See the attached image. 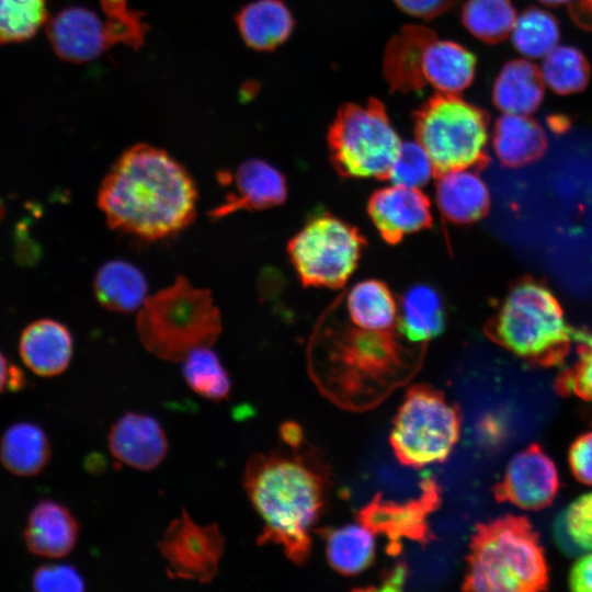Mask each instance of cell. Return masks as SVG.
I'll return each mask as SVG.
<instances>
[{
  "label": "cell",
  "mask_w": 592,
  "mask_h": 592,
  "mask_svg": "<svg viewBox=\"0 0 592 592\" xmlns=\"http://www.w3.org/2000/svg\"><path fill=\"white\" fill-rule=\"evenodd\" d=\"M253 454L246 464L243 489L262 521L259 545L275 544L294 563L310 554L311 532L326 505L330 470L305 443Z\"/></svg>",
  "instance_id": "obj_1"
},
{
  "label": "cell",
  "mask_w": 592,
  "mask_h": 592,
  "mask_svg": "<svg viewBox=\"0 0 592 592\" xmlns=\"http://www.w3.org/2000/svg\"><path fill=\"white\" fill-rule=\"evenodd\" d=\"M197 190L187 170L166 150L137 144L103 178L98 206L110 228L145 240L170 237L196 215Z\"/></svg>",
  "instance_id": "obj_2"
},
{
  "label": "cell",
  "mask_w": 592,
  "mask_h": 592,
  "mask_svg": "<svg viewBox=\"0 0 592 592\" xmlns=\"http://www.w3.org/2000/svg\"><path fill=\"white\" fill-rule=\"evenodd\" d=\"M464 591L537 592L548 587V565L537 532L520 515L478 523L470 537Z\"/></svg>",
  "instance_id": "obj_3"
},
{
  "label": "cell",
  "mask_w": 592,
  "mask_h": 592,
  "mask_svg": "<svg viewBox=\"0 0 592 592\" xmlns=\"http://www.w3.org/2000/svg\"><path fill=\"white\" fill-rule=\"evenodd\" d=\"M498 345L536 367L563 363L582 331L566 321L554 293L532 277L516 282L485 328Z\"/></svg>",
  "instance_id": "obj_4"
},
{
  "label": "cell",
  "mask_w": 592,
  "mask_h": 592,
  "mask_svg": "<svg viewBox=\"0 0 592 592\" xmlns=\"http://www.w3.org/2000/svg\"><path fill=\"white\" fill-rule=\"evenodd\" d=\"M136 329L148 352L182 362L191 351L212 346L223 326L212 293L178 276L171 285L148 295L138 309Z\"/></svg>",
  "instance_id": "obj_5"
},
{
  "label": "cell",
  "mask_w": 592,
  "mask_h": 592,
  "mask_svg": "<svg viewBox=\"0 0 592 592\" xmlns=\"http://www.w3.org/2000/svg\"><path fill=\"white\" fill-rule=\"evenodd\" d=\"M417 141L431 158L436 175L480 170L490 162L489 115L459 94L436 93L413 114Z\"/></svg>",
  "instance_id": "obj_6"
},
{
  "label": "cell",
  "mask_w": 592,
  "mask_h": 592,
  "mask_svg": "<svg viewBox=\"0 0 592 592\" xmlns=\"http://www.w3.org/2000/svg\"><path fill=\"white\" fill-rule=\"evenodd\" d=\"M460 431L459 408L443 391L418 384L407 390L394 418L389 441L401 465L422 468L446 460Z\"/></svg>",
  "instance_id": "obj_7"
},
{
  "label": "cell",
  "mask_w": 592,
  "mask_h": 592,
  "mask_svg": "<svg viewBox=\"0 0 592 592\" xmlns=\"http://www.w3.org/2000/svg\"><path fill=\"white\" fill-rule=\"evenodd\" d=\"M401 143L384 104L376 99L343 104L328 130L331 162L345 178L387 180Z\"/></svg>",
  "instance_id": "obj_8"
},
{
  "label": "cell",
  "mask_w": 592,
  "mask_h": 592,
  "mask_svg": "<svg viewBox=\"0 0 592 592\" xmlns=\"http://www.w3.org/2000/svg\"><path fill=\"white\" fill-rule=\"evenodd\" d=\"M365 242L354 226L320 213L289 240L287 252L304 285L340 288L355 271Z\"/></svg>",
  "instance_id": "obj_9"
},
{
  "label": "cell",
  "mask_w": 592,
  "mask_h": 592,
  "mask_svg": "<svg viewBox=\"0 0 592 592\" xmlns=\"http://www.w3.org/2000/svg\"><path fill=\"white\" fill-rule=\"evenodd\" d=\"M225 542L217 523L200 525L182 509L167 526L158 549L170 579L209 583L219 572Z\"/></svg>",
  "instance_id": "obj_10"
},
{
  "label": "cell",
  "mask_w": 592,
  "mask_h": 592,
  "mask_svg": "<svg viewBox=\"0 0 592 592\" xmlns=\"http://www.w3.org/2000/svg\"><path fill=\"white\" fill-rule=\"evenodd\" d=\"M401 348L394 330L376 331L355 326L335 341L333 361L338 362L340 392L355 395L364 384L388 382L401 366Z\"/></svg>",
  "instance_id": "obj_11"
},
{
  "label": "cell",
  "mask_w": 592,
  "mask_h": 592,
  "mask_svg": "<svg viewBox=\"0 0 592 592\" xmlns=\"http://www.w3.org/2000/svg\"><path fill=\"white\" fill-rule=\"evenodd\" d=\"M421 494L406 502L385 500L376 494L356 512L360 523L374 534H383L388 539L387 553L396 556L401 551V540L410 539L426 545L434 539L428 517L441 504V490L435 479L424 474Z\"/></svg>",
  "instance_id": "obj_12"
},
{
  "label": "cell",
  "mask_w": 592,
  "mask_h": 592,
  "mask_svg": "<svg viewBox=\"0 0 592 592\" xmlns=\"http://www.w3.org/2000/svg\"><path fill=\"white\" fill-rule=\"evenodd\" d=\"M559 490L558 470L538 444H530L509 460L503 477L492 487L498 502L523 510H540L553 503Z\"/></svg>",
  "instance_id": "obj_13"
},
{
  "label": "cell",
  "mask_w": 592,
  "mask_h": 592,
  "mask_svg": "<svg viewBox=\"0 0 592 592\" xmlns=\"http://www.w3.org/2000/svg\"><path fill=\"white\" fill-rule=\"evenodd\" d=\"M367 212L382 238L390 244L432 225L430 200L413 187L394 184L375 191Z\"/></svg>",
  "instance_id": "obj_14"
},
{
  "label": "cell",
  "mask_w": 592,
  "mask_h": 592,
  "mask_svg": "<svg viewBox=\"0 0 592 592\" xmlns=\"http://www.w3.org/2000/svg\"><path fill=\"white\" fill-rule=\"evenodd\" d=\"M111 455L138 470H151L166 458L169 442L161 424L152 417L127 412L111 428L107 437Z\"/></svg>",
  "instance_id": "obj_15"
},
{
  "label": "cell",
  "mask_w": 592,
  "mask_h": 592,
  "mask_svg": "<svg viewBox=\"0 0 592 592\" xmlns=\"http://www.w3.org/2000/svg\"><path fill=\"white\" fill-rule=\"evenodd\" d=\"M47 36L56 55L69 62H87L110 47L104 23L91 10L71 5L47 22Z\"/></svg>",
  "instance_id": "obj_16"
},
{
  "label": "cell",
  "mask_w": 592,
  "mask_h": 592,
  "mask_svg": "<svg viewBox=\"0 0 592 592\" xmlns=\"http://www.w3.org/2000/svg\"><path fill=\"white\" fill-rule=\"evenodd\" d=\"M235 192L225 202L209 212L214 220L240 209L261 210L284 203L287 184L284 174L261 159H248L236 170Z\"/></svg>",
  "instance_id": "obj_17"
},
{
  "label": "cell",
  "mask_w": 592,
  "mask_h": 592,
  "mask_svg": "<svg viewBox=\"0 0 592 592\" xmlns=\"http://www.w3.org/2000/svg\"><path fill=\"white\" fill-rule=\"evenodd\" d=\"M434 35L424 25L410 24L389 39L382 68L391 92H419L426 87L422 73L423 54Z\"/></svg>",
  "instance_id": "obj_18"
},
{
  "label": "cell",
  "mask_w": 592,
  "mask_h": 592,
  "mask_svg": "<svg viewBox=\"0 0 592 592\" xmlns=\"http://www.w3.org/2000/svg\"><path fill=\"white\" fill-rule=\"evenodd\" d=\"M79 524L65 505L43 500L31 511L24 530L27 549L36 556L61 558L75 548Z\"/></svg>",
  "instance_id": "obj_19"
},
{
  "label": "cell",
  "mask_w": 592,
  "mask_h": 592,
  "mask_svg": "<svg viewBox=\"0 0 592 592\" xmlns=\"http://www.w3.org/2000/svg\"><path fill=\"white\" fill-rule=\"evenodd\" d=\"M19 349L29 369L38 376L52 377L68 367L73 342L66 326L56 320L42 319L24 329Z\"/></svg>",
  "instance_id": "obj_20"
},
{
  "label": "cell",
  "mask_w": 592,
  "mask_h": 592,
  "mask_svg": "<svg viewBox=\"0 0 592 592\" xmlns=\"http://www.w3.org/2000/svg\"><path fill=\"white\" fill-rule=\"evenodd\" d=\"M476 67V56L457 42L439 38L435 34L425 46L423 79L436 93H462L473 83Z\"/></svg>",
  "instance_id": "obj_21"
},
{
  "label": "cell",
  "mask_w": 592,
  "mask_h": 592,
  "mask_svg": "<svg viewBox=\"0 0 592 592\" xmlns=\"http://www.w3.org/2000/svg\"><path fill=\"white\" fill-rule=\"evenodd\" d=\"M436 203L449 223L473 224L485 217L490 207L487 185L470 169L439 174Z\"/></svg>",
  "instance_id": "obj_22"
},
{
  "label": "cell",
  "mask_w": 592,
  "mask_h": 592,
  "mask_svg": "<svg viewBox=\"0 0 592 592\" xmlns=\"http://www.w3.org/2000/svg\"><path fill=\"white\" fill-rule=\"evenodd\" d=\"M542 126L527 115L503 113L494 123L492 147L508 168H521L539 160L547 150Z\"/></svg>",
  "instance_id": "obj_23"
},
{
  "label": "cell",
  "mask_w": 592,
  "mask_h": 592,
  "mask_svg": "<svg viewBox=\"0 0 592 592\" xmlns=\"http://www.w3.org/2000/svg\"><path fill=\"white\" fill-rule=\"evenodd\" d=\"M236 23L249 47L270 52L289 38L295 20L283 0H255L238 12Z\"/></svg>",
  "instance_id": "obj_24"
},
{
  "label": "cell",
  "mask_w": 592,
  "mask_h": 592,
  "mask_svg": "<svg viewBox=\"0 0 592 592\" xmlns=\"http://www.w3.org/2000/svg\"><path fill=\"white\" fill-rule=\"evenodd\" d=\"M492 102L503 113L528 115L544 99V79L535 64L512 59L498 72L491 91Z\"/></svg>",
  "instance_id": "obj_25"
},
{
  "label": "cell",
  "mask_w": 592,
  "mask_h": 592,
  "mask_svg": "<svg viewBox=\"0 0 592 592\" xmlns=\"http://www.w3.org/2000/svg\"><path fill=\"white\" fill-rule=\"evenodd\" d=\"M98 301L107 310L132 312L148 297V284L143 272L124 260H111L98 270L93 280Z\"/></svg>",
  "instance_id": "obj_26"
},
{
  "label": "cell",
  "mask_w": 592,
  "mask_h": 592,
  "mask_svg": "<svg viewBox=\"0 0 592 592\" xmlns=\"http://www.w3.org/2000/svg\"><path fill=\"white\" fill-rule=\"evenodd\" d=\"M445 326L444 304L431 286L419 284L401 297L397 329L412 342H425L440 335Z\"/></svg>",
  "instance_id": "obj_27"
},
{
  "label": "cell",
  "mask_w": 592,
  "mask_h": 592,
  "mask_svg": "<svg viewBox=\"0 0 592 592\" xmlns=\"http://www.w3.org/2000/svg\"><path fill=\"white\" fill-rule=\"evenodd\" d=\"M50 457L45 432L31 422L11 425L0 441V460L10 473L30 477L41 473Z\"/></svg>",
  "instance_id": "obj_28"
},
{
  "label": "cell",
  "mask_w": 592,
  "mask_h": 592,
  "mask_svg": "<svg viewBox=\"0 0 592 592\" xmlns=\"http://www.w3.org/2000/svg\"><path fill=\"white\" fill-rule=\"evenodd\" d=\"M329 565L339 573L355 576L375 558V534L362 523L321 531Z\"/></svg>",
  "instance_id": "obj_29"
},
{
  "label": "cell",
  "mask_w": 592,
  "mask_h": 592,
  "mask_svg": "<svg viewBox=\"0 0 592 592\" xmlns=\"http://www.w3.org/2000/svg\"><path fill=\"white\" fill-rule=\"evenodd\" d=\"M346 306L351 321L358 328L395 330L398 307L389 287L378 280H365L349 292Z\"/></svg>",
  "instance_id": "obj_30"
},
{
  "label": "cell",
  "mask_w": 592,
  "mask_h": 592,
  "mask_svg": "<svg viewBox=\"0 0 592 592\" xmlns=\"http://www.w3.org/2000/svg\"><path fill=\"white\" fill-rule=\"evenodd\" d=\"M460 20L477 39L498 44L512 32L516 13L511 0H465Z\"/></svg>",
  "instance_id": "obj_31"
},
{
  "label": "cell",
  "mask_w": 592,
  "mask_h": 592,
  "mask_svg": "<svg viewBox=\"0 0 592 592\" xmlns=\"http://www.w3.org/2000/svg\"><path fill=\"white\" fill-rule=\"evenodd\" d=\"M542 77L551 91L569 95L583 91L591 78L585 55L570 45H556L544 56Z\"/></svg>",
  "instance_id": "obj_32"
},
{
  "label": "cell",
  "mask_w": 592,
  "mask_h": 592,
  "mask_svg": "<svg viewBox=\"0 0 592 592\" xmlns=\"http://www.w3.org/2000/svg\"><path fill=\"white\" fill-rule=\"evenodd\" d=\"M557 19L546 10L531 5L516 18L511 32L514 48L530 58L544 57L558 43Z\"/></svg>",
  "instance_id": "obj_33"
},
{
  "label": "cell",
  "mask_w": 592,
  "mask_h": 592,
  "mask_svg": "<svg viewBox=\"0 0 592 592\" xmlns=\"http://www.w3.org/2000/svg\"><path fill=\"white\" fill-rule=\"evenodd\" d=\"M182 363L183 376L195 394L213 401L229 398L230 376L210 346L191 351Z\"/></svg>",
  "instance_id": "obj_34"
},
{
  "label": "cell",
  "mask_w": 592,
  "mask_h": 592,
  "mask_svg": "<svg viewBox=\"0 0 592 592\" xmlns=\"http://www.w3.org/2000/svg\"><path fill=\"white\" fill-rule=\"evenodd\" d=\"M554 537L568 556L578 557L592 551V492L578 497L558 514Z\"/></svg>",
  "instance_id": "obj_35"
},
{
  "label": "cell",
  "mask_w": 592,
  "mask_h": 592,
  "mask_svg": "<svg viewBox=\"0 0 592 592\" xmlns=\"http://www.w3.org/2000/svg\"><path fill=\"white\" fill-rule=\"evenodd\" d=\"M46 0H0V43H23L47 23Z\"/></svg>",
  "instance_id": "obj_36"
},
{
  "label": "cell",
  "mask_w": 592,
  "mask_h": 592,
  "mask_svg": "<svg viewBox=\"0 0 592 592\" xmlns=\"http://www.w3.org/2000/svg\"><path fill=\"white\" fill-rule=\"evenodd\" d=\"M436 175L435 167L418 141H402L387 180L395 185L419 189Z\"/></svg>",
  "instance_id": "obj_37"
},
{
  "label": "cell",
  "mask_w": 592,
  "mask_h": 592,
  "mask_svg": "<svg viewBox=\"0 0 592 592\" xmlns=\"http://www.w3.org/2000/svg\"><path fill=\"white\" fill-rule=\"evenodd\" d=\"M577 344L578 358L557 376L555 389L561 396L574 395L592 403V334L582 331Z\"/></svg>",
  "instance_id": "obj_38"
},
{
  "label": "cell",
  "mask_w": 592,
  "mask_h": 592,
  "mask_svg": "<svg viewBox=\"0 0 592 592\" xmlns=\"http://www.w3.org/2000/svg\"><path fill=\"white\" fill-rule=\"evenodd\" d=\"M32 587L37 592H81L86 583L75 567L55 563L37 568L32 577Z\"/></svg>",
  "instance_id": "obj_39"
},
{
  "label": "cell",
  "mask_w": 592,
  "mask_h": 592,
  "mask_svg": "<svg viewBox=\"0 0 592 592\" xmlns=\"http://www.w3.org/2000/svg\"><path fill=\"white\" fill-rule=\"evenodd\" d=\"M143 15L140 12L127 9L118 15L109 16L104 23L109 45L113 46L116 43H121L132 48H139L148 31Z\"/></svg>",
  "instance_id": "obj_40"
},
{
  "label": "cell",
  "mask_w": 592,
  "mask_h": 592,
  "mask_svg": "<svg viewBox=\"0 0 592 592\" xmlns=\"http://www.w3.org/2000/svg\"><path fill=\"white\" fill-rule=\"evenodd\" d=\"M568 460L574 478L587 486H592V432L578 436L568 452Z\"/></svg>",
  "instance_id": "obj_41"
},
{
  "label": "cell",
  "mask_w": 592,
  "mask_h": 592,
  "mask_svg": "<svg viewBox=\"0 0 592 592\" xmlns=\"http://www.w3.org/2000/svg\"><path fill=\"white\" fill-rule=\"evenodd\" d=\"M395 4L406 14L420 19L431 20L437 18L460 0H392Z\"/></svg>",
  "instance_id": "obj_42"
},
{
  "label": "cell",
  "mask_w": 592,
  "mask_h": 592,
  "mask_svg": "<svg viewBox=\"0 0 592 592\" xmlns=\"http://www.w3.org/2000/svg\"><path fill=\"white\" fill-rule=\"evenodd\" d=\"M568 585L576 592H592V551L582 555L571 567Z\"/></svg>",
  "instance_id": "obj_43"
},
{
  "label": "cell",
  "mask_w": 592,
  "mask_h": 592,
  "mask_svg": "<svg viewBox=\"0 0 592 592\" xmlns=\"http://www.w3.org/2000/svg\"><path fill=\"white\" fill-rule=\"evenodd\" d=\"M568 11L578 27L592 32V0H570Z\"/></svg>",
  "instance_id": "obj_44"
},
{
  "label": "cell",
  "mask_w": 592,
  "mask_h": 592,
  "mask_svg": "<svg viewBox=\"0 0 592 592\" xmlns=\"http://www.w3.org/2000/svg\"><path fill=\"white\" fill-rule=\"evenodd\" d=\"M407 565L405 562H398L390 569L386 576H384L380 583H383L378 590H399L406 582L407 578Z\"/></svg>",
  "instance_id": "obj_45"
},
{
  "label": "cell",
  "mask_w": 592,
  "mask_h": 592,
  "mask_svg": "<svg viewBox=\"0 0 592 592\" xmlns=\"http://www.w3.org/2000/svg\"><path fill=\"white\" fill-rule=\"evenodd\" d=\"M13 369L9 366L7 358L0 352V394L7 385L12 386L13 382H19L14 378Z\"/></svg>",
  "instance_id": "obj_46"
},
{
  "label": "cell",
  "mask_w": 592,
  "mask_h": 592,
  "mask_svg": "<svg viewBox=\"0 0 592 592\" xmlns=\"http://www.w3.org/2000/svg\"><path fill=\"white\" fill-rule=\"evenodd\" d=\"M100 2L107 18L118 15L128 9L127 0H100Z\"/></svg>",
  "instance_id": "obj_47"
},
{
  "label": "cell",
  "mask_w": 592,
  "mask_h": 592,
  "mask_svg": "<svg viewBox=\"0 0 592 592\" xmlns=\"http://www.w3.org/2000/svg\"><path fill=\"white\" fill-rule=\"evenodd\" d=\"M551 128L555 132L565 130L569 126V122L566 117L556 115L555 117L549 118Z\"/></svg>",
  "instance_id": "obj_48"
},
{
  "label": "cell",
  "mask_w": 592,
  "mask_h": 592,
  "mask_svg": "<svg viewBox=\"0 0 592 592\" xmlns=\"http://www.w3.org/2000/svg\"><path fill=\"white\" fill-rule=\"evenodd\" d=\"M537 1L548 7H558V5L570 2V0H537Z\"/></svg>",
  "instance_id": "obj_49"
}]
</instances>
